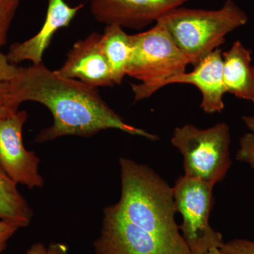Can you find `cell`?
I'll list each match as a JSON object with an SVG mask.
<instances>
[{
    "label": "cell",
    "instance_id": "6da1fadb",
    "mask_svg": "<svg viewBox=\"0 0 254 254\" xmlns=\"http://www.w3.org/2000/svg\"><path fill=\"white\" fill-rule=\"evenodd\" d=\"M9 85L11 98L18 106L23 102H37L53 115V125L40 132L36 138L38 143L65 136H91L112 128L158 140L155 135L125 123L100 97L97 88L63 77L43 63L21 68Z\"/></svg>",
    "mask_w": 254,
    "mask_h": 254
},
{
    "label": "cell",
    "instance_id": "7a4b0ae2",
    "mask_svg": "<svg viewBox=\"0 0 254 254\" xmlns=\"http://www.w3.org/2000/svg\"><path fill=\"white\" fill-rule=\"evenodd\" d=\"M122 194L111 205L117 213L143 230L177 245H187L175 222L173 190L158 174L131 159H120Z\"/></svg>",
    "mask_w": 254,
    "mask_h": 254
},
{
    "label": "cell",
    "instance_id": "3957f363",
    "mask_svg": "<svg viewBox=\"0 0 254 254\" xmlns=\"http://www.w3.org/2000/svg\"><path fill=\"white\" fill-rule=\"evenodd\" d=\"M247 21V13L233 0H227L217 10L180 6L157 21L167 28L190 64L195 66L225 43L227 34L245 26Z\"/></svg>",
    "mask_w": 254,
    "mask_h": 254
},
{
    "label": "cell",
    "instance_id": "277c9868",
    "mask_svg": "<svg viewBox=\"0 0 254 254\" xmlns=\"http://www.w3.org/2000/svg\"><path fill=\"white\" fill-rule=\"evenodd\" d=\"M131 56L127 76L140 84H132L135 102L149 98L167 80L186 72L190 64L161 23L138 34L131 35Z\"/></svg>",
    "mask_w": 254,
    "mask_h": 254
},
{
    "label": "cell",
    "instance_id": "5b68a950",
    "mask_svg": "<svg viewBox=\"0 0 254 254\" xmlns=\"http://www.w3.org/2000/svg\"><path fill=\"white\" fill-rule=\"evenodd\" d=\"M171 143L183 156L185 176L215 185L226 176L231 165L230 132L226 123L206 129L192 125L177 127Z\"/></svg>",
    "mask_w": 254,
    "mask_h": 254
},
{
    "label": "cell",
    "instance_id": "8992f818",
    "mask_svg": "<svg viewBox=\"0 0 254 254\" xmlns=\"http://www.w3.org/2000/svg\"><path fill=\"white\" fill-rule=\"evenodd\" d=\"M214 186L185 175L179 177L173 187L177 212L183 219L179 228L192 254H205L224 243L221 234L209 223Z\"/></svg>",
    "mask_w": 254,
    "mask_h": 254
},
{
    "label": "cell",
    "instance_id": "52a82bcc",
    "mask_svg": "<svg viewBox=\"0 0 254 254\" xmlns=\"http://www.w3.org/2000/svg\"><path fill=\"white\" fill-rule=\"evenodd\" d=\"M95 254H192L186 245H177L128 221L111 205L104 210Z\"/></svg>",
    "mask_w": 254,
    "mask_h": 254
},
{
    "label": "cell",
    "instance_id": "ba28073f",
    "mask_svg": "<svg viewBox=\"0 0 254 254\" xmlns=\"http://www.w3.org/2000/svg\"><path fill=\"white\" fill-rule=\"evenodd\" d=\"M27 119L28 113L21 110L0 122V165L17 185L33 190L43 187L44 180L39 173V158L23 144Z\"/></svg>",
    "mask_w": 254,
    "mask_h": 254
},
{
    "label": "cell",
    "instance_id": "9c48e42d",
    "mask_svg": "<svg viewBox=\"0 0 254 254\" xmlns=\"http://www.w3.org/2000/svg\"><path fill=\"white\" fill-rule=\"evenodd\" d=\"M190 0H91V11L98 22L140 30L157 22L171 10Z\"/></svg>",
    "mask_w": 254,
    "mask_h": 254
},
{
    "label": "cell",
    "instance_id": "30bf717a",
    "mask_svg": "<svg viewBox=\"0 0 254 254\" xmlns=\"http://www.w3.org/2000/svg\"><path fill=\"white\" fill-rule=\"evenodd\" d=\"M100 36L95 32L74 43L56 72L95 88L115 86L109 64L100 46Z\"/></svg>",
    "mask_w": 254,
    "mask_h": 254
},
{
    "label": "cell",
    "instance_id": "8fae6325",
    "mask_svg": "<svg viewBox=\"0 0 254 254\" xmlns=\"http://www.w3.org/2000/svg\"><path fill=\"white\" fill-rule=\"evenodd\" d=\"M48 9L44 23L34 36L11 45L8 52V60L15 64L30 61L33 64H40L53 36L60 29L69 26L73 18L83 7V4L71 6L65 0H48Z\"/></svg>",
    "mask_w": 254,
    "mask_h": 254
},
{
    "label": "cell",
    "instance_id": "7c38bea8",
    "mask_svg": "<svg viewBox=\"0 0 254 254\" xmlns=\"http://www.w3.org/2000/svg\"><path fill=\"white\" fill-rule=\"evenodd\" d=\"M223 58L222 50L218 48L201 60L194 69L167 80L162 88L173 83L193 85L202 95L200 108L205 113H222L225 108L223 96L227 93L224 84Z\"/></svg>",
    "mask_w": 254,
    "mask_h": 254
},
{
    "label": "cell",
    "instance_id": "4fadbf2b",
    "mask_svg": "<svg viewBox=\"0 0 254 254\" xmlns=\"http://www.w3.org/2000/svg\"><path fill=\"white\" fill-rule=\"evenodd\" d=\"M252 50L240 41L222 53L224 84L227 92L237 98L254 103V66Z\"/></svg>",
    "mask_w": 254,
    "mask_h": 254
},
{
    "label": "cell",
    "instance_id": "5bb4252c",
    "mask_svg": "<svg viewBox=\"0 0 254 254\" xmlns=\"http://www.w3.org/2000/svg\"><path fill=\"white\" fill-rule=\"evenodd\" d=\"M100 46L109 64L114 83L121 84L131 56V35L120 25H106L100 36Z\"/></svg>",
    "mask_w": 254,
    "mask_h": 254
},
{
    "label": "cell",
    "instance_id": "9a60e30c",
    "mask_svg": "<svg viewBox=\"0 0 254 254\" xmlns=\"http://www.w3.org/2000/svg\"><path fill=\"white\" fill-rule=\"evenodd\" d=\"M33 213L24 197L0 165V220L16 222L20 227H28Z\"/></svg>",
    "mask_w": 254,
    "mask_h": 254
},
{
    "label": "cell",
    "instance_id": "2e32d148",
    "mask_svg": "<svg viewBox=\"0 0 254 254\" xmlns=\"http://www.w3.org/2000/svg\"><path fill=\"white\" fill-rule=\"evenodd\" d=\"M18 3V0H0V47L6 44L8 31Z\"/></svg>",
    "mask_w": 254,
    "mask_h": 254
},
{
    "label": "cell",
    "instance_id": "e0dca14e",
    "mask_svg": "<svg viewBox=\"0 0 254 254\" xmlns=\"http://www.w3.org/2000/svg\"><path fill=\"white\" fill-rule=\"evenodd\" d=\"M10 93L9 82H0V122L18 111Z\"/></svg>",
    "mask_w": 254,
    "mask_h": 254
},
{
    "label": "cell",
    "instance_id": "ac0fdd59",
    "mask_svg": "<svg viewBox=\"0 0 254 254\" xmlns=\"http://www.w3.org/2000/svg\"><path fill=\"white\" fill-rule=\"evenodd\" d=\"M237 159L240 161L250 164L254 169V134L246 133L241 138L240 149L237 151Z\"/></svg>",
    "mask_w": 254,
    "mask_h": 254
},
{
    "label": "cell",
    "instance_id": "d6986e66",
    "mask_svg": "<svg viewBox=\"0 0 254 254\" xmlns=\"http://www.w3.org/2000/svg\"><path fill=\"white\" fill-rule=\"evenodd\" d=\"M220 250L226 254H254V242L236 239L224 242Z\"/></svg>",
    "mask_w": 254,
    "mask_h": 254
},
{
    "label": "cell",
    "instance_id": "ffe728a7",
    "mask_svg": "<svg viewBox=\"0 0 254 254\" xmlns=\"http://www.w3.org/2000/svg\"><path fill=\"white\" fill-rule=\"evenodd\" d=\"M21 228L16 222L0 220V254H3L8 242L15 233Z\"/></svg>",
    "mask_w": 254,
    "mask_h": 254
},
{
    "label": "cell",
    "instance_id": "44dd1931",
    "mask_svg": "<svg viewBox=\"0 0 254 254\" xmlns=\"http://www.w3.org/2000/svg\"><path fill=\"white\" fill-rule=\"evenodd\" d=\"M21 68L10 63L6 55L0 52V82L12 81L16 77Z\"/></svg>",
    "mask_w": 254,
    "mask_h": 254
},
{
    "label": "cell",
    "instance_id": "7402d4cb",
    "mask_svg": "<svg viewBox=\"0 0 254 254\" xmlns=\"http://www.w3.org/2000/svg\"><path fill=\"white\" fill-rule=\"evenodd\" d=\"M44 254H68L67 246L62 243H52L48 246Z\"/></svg>",
    "mask_w": 254,
    "mask_h": 254
},
{
    "label": "cell",
    "instance_id": "603a6c76",
    "mask_svg": "<svg viewBox=\"0 0 254 254\" xmlns=\"http://www.w3.org/2000/svg\"><path fill=\"white\" fill-rule=\"evenodd\" d=\"M46 249L43 244L38 242L32 245L31 248L26 252V254H44Z\"/></svg>",
    "mask_w": 254,
    "mask_h": 254
},
{
    "label": "cell",
    "instance_id": "cb8c5ba5",
    "mask_svg": "<svg viewBox=\"0 0 254 254\" xmlns=\"http://www.w3.org/2000/svg\"><path fill=\"white\" fill-rule=\"evenodd\" d=\"M242 119L246 126L252 131L251 133L254 134V117L245 116Z\"/></svg>",
    "mask_w": 254,
    "mask_h": 254
},
{
    "label": "cell",
    "instance_id": "d4e9b609",
    "mask_svg": "<svg viewBox=\"0 0 254 254\" xmlns=\"http://www.w3.org/2000/svg\"><path fill=\"white\" fill-rule=\"evenodd\" d=\"M205 254H226L224 253L221 250H220V248H213L212 249V250H210V251H208L207 253H205Z\"/></svg>",
    "mask_w": 254,
    "mask_h": 254
},
{
    "label": "cell",
    "instance_id": "484cf974",
    "mask_svg": "<svg viewBox=\"0 0 254 254\" xmlns=\"http://www.w3.org/2000/svg\"><path fill=\"white\" fill-rule=\"evenodd\" d=\"M18 1H19V0H18Z\"/></svg>",
    "mask_w": 254,
    "mask_h": 254
}]
</instances>
